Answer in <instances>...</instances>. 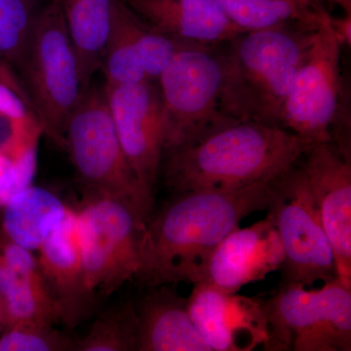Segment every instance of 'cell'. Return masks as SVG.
Listing matches in <instances>:
<instances>
[{
    "label": "cell",
    "instance_id": "484cf974",
    "mask_svg": "<svg viewBox=\"0 0 351 351\" xmlns=\"http://www.w3.org/2000/svg\"><path fill=\"white\" fill-rule=\"evenodd\" d=\"M75 343L51 326L8 327L0 337V351L73 350Z\"/></svg>",
    "mask_w": 351,
    "mask_h": 351
},
{
    "label": "cell",
    "instance_id": "f546056e",
    "mask_svg": "<svg viewBox=\"0 0 351 351\" xmlns=\"http://www.w3.org/2000/svg\"><path fill=\"white\" fill-rule=\"evenodd\" d=\"M330 27L337 43L343 47L351 45V14H343L341 17L330 16Z\"/></svg>",
    "mask_w": 351,
    "mask_h": 351
},
{
    "label": "cell",
    "instance_id": "cb8c5ba5",
    "mask_svg": "<svg viewBox=\"0 0 351 351\" xmlns=\"http://www.w3.org/2000/svg\"><path fill=\"white\" fill-rule=\"evenodd\" d=\"M138 317L131 302L110 307L97 318L89 332L76 341L73 350L136 351Z\"/></svg>",
    "mask_w": 351,
    "mask_h": 351
},
{
    "label": "cell",
    "instance_id": "ba28073f",
    "mask_svg": "<svg viewBox=\"0 0 351 351\" xmlns=\"http://www.w3.org/2000/svg\"><path fill=\"white\" fill-rule=\"evenodd\" d=\"M267 211L283 247L280 285L313 287L339 278L331 241L300 159L270 182Z\"/></svg>",
    "mask_w": 351,
    "mask_h": 351
},
{
    "label": "cell",
    "instance_id": "44dd1931",
    "mask_svg": "<svg viewBox=\"0 0 351 351\" xmlns=\"http://www.w3.org/2000/svg\"><path fill=\"white\" fill-rule=\"evenodd\" d=\"M242 32L282 25L319 27L329 12L322 0H215Z\"/></svg>",
    "mask_w": 351,
    "mask_h": 351
},
{
    "label": "cell",
    "instance_id": "9a60e30c",
    "mask_svg": "<svg viewBox=\"0 0 351 351\" xmlns=\"http://www.w3.org/2000/svg\"><path fill=\"white\" fill-rule=\"evenodd\" d=\"M38 253L39 269L60 319L73 326L87 313L94 299L85 277L77 212L68 208Z\"/></svg>",
    "mask_w": 351,
    "mask_h": 351
},
{
    "label": "cell",
    "instance_id": "83f0119b",
    "mask_svg": "<svg viewBox=\"0 0 351 351\" xmlns=\"http://www.w3.org/2000/svg\"><path fill=\"white\" fill-rule=\"evenodd\" d=\"M25 108H27L25 104L12 90L0 84V112L15 119H22Z\"/></svg>",
    "mask_w": 351,
    "mask_h": 351
},
{
    "label": "cell",
    "instance_id": "d4e9b609",
    "mask_svg": "<svg viewBox=\"0 0 351 351\" xmlns=\"http://www.w3.org/2000/svg\"><path fill=\"white\" fill-rule=\"evenodd\" d=\"M130 24L145 73L151 82H157L164 69L180 50L195 45L181 43L157 32L132 10Z\"/></svg>",
    "mask_w": 351,
    "mask_h": 351
},
{
    "label": "cell",
    "instance_id": "8fae6325",
    "mask_svg": "<svg viewBox=\"0 0 351 351\" xmlns=\"http://www.w3.org/2000/svg\"><path fill=\"white\" fill-rule=\"evenodd\" d=\"M104 91L122 151L152 210L165 142L158 84L154 82L105 84Z\"/></svg>",
    "mask_w": 351,
    "mask_h": 351
},
{
    "label": "cell",
    "instance_id": "ffe728a7",
    "mask_svg": "<svg viewBox=\"0 0 351 351\" xmlns=\"http://www.w3.org/2000/svg\"><path fill=\"white\" fill-rule=\"evenodd\" d=\"M0 302L7 327L51 326L60 319L39 267L17 272L0 258Z\"/></svg>",
    "mask_w": 351,
    "mask_h": 351
},
{
    "label": "cell",
    "instance_id": "f1b7e54d",
    "mask_svg": "<svg viewBox=\"0 0 351 351\" xmlns=\"http://www.w3.org/2000/svg\"><path fill=\"white\" fill-rule=\"evenodd\" d=\"M19 119L0 112V154H6L12 149L17 134V123Z\"/></svg>",
    "mask_w": 351,
    "mask_h": 351
},
{
    "label": "cell",
    "instance_id": "52a82bcc",
    "mask_svg": "<svg viewBox=\"0 0 351 351\" xmlns=\"http://www.w3.org/2000/svg\"><path fill=\"white\" fill-rule=\"evenodd\" d=\"M221 44L191 45L175 55L157 80L165 121L164 156L235 120L221 110Z\"/></svg>",
    "mask_w": 351,
    "mask_h": 351
},
{
    "label": "cell",
    "instance_id": "7c38bea8",
    "mask_svg": "<svg viewBox=\"0 0 351 351\" xmlns=\"http://www.w3.org/2000/svg\"><path fill=\"white\" fill-rule=\"evenodd\" d=\"M188 301L191 319L212 351H251L267 343L263 300L199 282Z\"/></svg>",
    "mask_w": 351,
    "mask_h": 351
},
{
    "label": "cell",
    "instance_id": "e0dca14e",
    "mask_svg": "<svg viewBox=\"0 0 351 351\" xmlns=\"http://www.w3.org/2000/svg\"><path fill=\"white\" fill-rule=\"evenodd\" d=\"M161 286L149 291L136 308V351H212L191 319L188 299Z\"/></svg>",
    "mask_w": 351,
    "mask_h": 351
},
{
    "label": "cell",
    "instance_id": "7402d4cb",
    "mask_svg": "<svg viewBox=\"0 0 351 351\" xmlns=\"http://www.w3.org/2000/svg\"><path fill=\"white\" fill-rule=\"evenodd\" d=\"M131 9L123 0H113L112 23L103 56L101 68L106 84L126 85L151 82L137 44L132 32Z\"/></svg>",
    "mask_w": 351,
    "mask_h": 351
},
{
    "label": "cell",
    "instance_id": "5b68a950",
    "mask_svg": "<svg viewBox=\"0 0 351 351\" xmlns=\"http://www.w3.org/2000/svg\"><path fill=\"white\" fill-rule=\"evenodd\" d=\"M64 147L88 196L123 201L145 226L152 210L122 151L104 88L90 85L83 95L66 123Z\"/></svg>",
    "mask_w": 351,
    "mask_h": 351
},
{
    "label": "cell",
    "instance_id": "7a4b0ae2",
    "mask_svg": "<svg viewBox=\"0 0 351 351\" xmlns=\"http://www.w3.org/2000/svg\"><path fill=\"white\" fill-rule=\"evenodd\" d=\"M313 143L292 132L232 120L163 156V181L172 193L237 189L283 174Z\"/></svg>",
    "mask_w": 351,
    "mask_h": 351
},
{
    "label": "cell",
    "instance_id": "4316f807",
    "mask_svg": "<svg viewBox=\"0 0 351 351\" xmlns=\"http://www.w3.org/2000/svg\"><path fill=\"white\" fill-rule=\"evenodd\" d=\"M0 84L4 85V86L12 90L14 93L17 95L20 100L25 104L27 110L36 117L34 105H32V101L31 98H29L27 89H25L24 83L21 80L19 75L16 73L15 69L11 68L2 59H0Z\"/></svg>",
    "mask_w": 351,
    "mask_h": 351
},
{
    "label": "cell",
    "instance_id": "ac0fdd59",
    "mask_svg": "<svg viewBox=\"0 0 351 351\" xmlns=\"http://www.w3.org/2000/svg\"><path fill=\"white\" fill-rule=\"evenodd\" d=\"M7 239L29 251H38L66 216L68 208L48 189L29 186L4 205Z\"/></svg>",
    "mask_w": 351,
    "mask_h": 351
},
{
    "label": "cell",
    "instance_id": "6da1fadb",
    "mask_svg": "<svg viewBox=\"0 0 351 351\" xmlns=\"http://www.w3.org/2000/svg\"><path fill=\"white\" fill-rule=\"evenodd\" d=\"M269 186L270 182H258L173 193L143 230L138 278L152 287L200 282L221 240L245 218L267 210Z\"/></svg>",
    "mask_w": 351,
    "mask_h": 351
},
{
    "label": "cell",
    "instance_id": "603a6c76",
    "mask_svg": "<svg viewBox=\"0 0 351 351\" xmlns=\"http://www.w3.org/2000/svg\"><path fill=\"white\" fill-rule=\"evenodd\" d=\"M38 0H0V59L20 76L40 9Z\"/></svg>",
    "mask_w": 351,
    "mask_h": 351
},
{
    "label": "cell",
    "instance_id": "4fadbf2b",
    "mask_svg": "<svg viewBox=\"0 0 351 351\" xmlns=\"http://www.w3.org/2000/svg\"><path fill=\"white\" fill-rule=\"evenodd\" d=\"M300 163L331 241L339 278L351 286V158L331 144L318 143Z\"/></svg>",
    "mask_w": 351,
    "mask_h": 351
},
{
    "label": "cell",
    "instance_id": "1f68e13d",
    "mask_svg": "<svg viewBox=\"0 0 351 351\" xmlns=\"http://www.w3.org/2000/svg\"><path fill=\"white\" fill-rule=\"evenodd\" d=\"M4 325H5V316H4L3 307H2L1 302H0V329Z\"/></svg>",
    "mask_w": 351,
    "mask_h": 351
},
{
    "label": "cell",
    "instance_id": "30bf717a",
    "mask_svg": "<svg viewBox=\"0 0 351 351\" xmlns=\"http://www.w3.org/2000/svg\"><path fill=\"white\" fill-rule=\"evenodd\" d=\"M77 212L83 265L90 292L110 295L141 269L140 241L145 223L123 201L88 196Z\"/></svg>",
    "mask_w": 351,
    "mask_h": 351
},
{
    "label": "cell",
    "instance_id": "277c9868",
    "mask_svg": "<svg viewBox=\"0 0 351 351\" xmlns=\"http://www.w3.org/2000/svg\"><path fill=\"white\" fill-rule=\"evenodd\" d=\"M330 16L321 23L298 71L279 126L313 144H331L351 157L350 86L341 75V48L330 27Z\"/></svg>",
    "mask_w": 351,
    "mask_h": 351
},
{
    "label": "cell",
    "instance_id": "3957f363",
    "mask_svg": "<svg viewBox=\"0 0 351 351\" xmlns=\"http://www.w3.org/2000/svg\"><path fill=\"white\" fill-rule=\"evenodd\" d=\"M318 27L290 25L241 32L221 44L223 112L280 128L284 104Z\"/></svg>",
    "mask_w": 351,
    "mask_h": 351
},
{
    "label": "cell",
    "instance_id": "4dcf8cb0",
    "mask_svg": "<svg viewBox=\"0 0 351 351\" xmlns=\"http://www.w3.org/2000/svg\"><path fill=\"white\" fill-rule=\"evenodd\" d=\"M323 2H329V3L338 5L343 9V12L351 14V0H322Z\"/></svg>",
    "mask_w": 351,
    "mask_h": 351
},
{
    "label": "cell",
    "instance_id": "2e32d148",
    "mask_svg": "<svg viewBox=\"0 0 351 351\" xmlns=\"http://www.w3.org/2000/svg\"><path fill=\"white\" fill-rule=\"evenodd\" d=\"M145 24L181 41L216 46L241 34L215 0H123Z\"/></svg>",
    "mask_w": 351,
    "mask_h": 351
},
{
    "label": "cell",
    "instance_id": "5bb4252c",
    "mask_svg": "<svg viewBox=\"0 0 351 351\" xmlns=\"http://www.w3.org/2000/svg\"><path fill=\"white\" fill-rule=\"evenodd\" d=\"M283 260L280 237L274 221L267 216L228 233L212 253L200 282L239 293L245 286L280 269Z\"/></svg>",
    "mask_w": 351,
    "mask_h": 351
},
{
    "label": "cell",
    "instance_id": "9c48e42d",
    "mask_svg": "<svg viewBox=\"0 0 351 351\" xmlns=\"http://www.w3.org/2000/svg\"><path fill=\"white\" fill-rule=\"evenodd\" d=\"M269 351H350L351 286L339 278L308 289L281 284L265 301Z\"/></svg>",
    "mask_w": 351,
    "mask_h": 351
},
{
    "label": "cell",
    "instance_id": "8992f818",
    "mask_svg": "<svg viewBox=\"0 0 351 351\" xmlns=\"http://www.w3.org/2000/svg\"><path fill=\"white\" fill-rule=\"evenodd\" d=\"M20 77L41 129L64 145L66 123L86 91L60 0L39 11Z\"/></svg>",
    "mask_w": 351,
    "mask_h": 351
},
{
    "label": "cell",
    "instance_id": "d6986e66",
    "mask_svg": "<svg viewBox=\"0 0 351 351\" xmlns=\"http://www.w3.org/2000/svg\"><path fill=\"white\" fill-rule=\"evenodd\" d=\"M75 47L83 89L87 91L101 56L112 23L113 0H60Z\"/></svg>",
    "mask_w": 351,
    "mask_h": 351
}]
</instances>
